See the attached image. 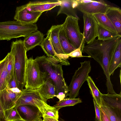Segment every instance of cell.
I'll return each mask as SVG.
<instances>
[{
	"instance_id": "cell-19",
	"label": "cell",
	"mask_w": 121,
	"mask_h": 121,
	"mask_svg": "<svg viewBox=\"0 0 121 121\" xmlns=\"http://www.w3.org/2000/svg\"><path fill=\"white\" fill-rule=\"evenodd\" d=\"M101 102L106 106L121 112V94H112L108 93L101 95Z\"/></svg>"
},
{
	"instance_id": "cell-27",
	"label": "cell",
	"mask_w": 121,
	"mask_h": 121,
	"mask_svg": "<svg viewBox=\"0 0 121 121\" xmlns=\"http://www.w3.org/2000/svg\"><path fill=\"white\" fill-rule=\"evenodd\" d=\"M59 110L55 107L51 106L45 103L42 108L40 110L42 114V117H50L58 119Z\"/></svg>"
},
{
	"instance_id": "cell-8",
	"label": "cell",
	"mask_w": 121,
	"mask_h": 121,
	"mask_svg": "<svg viewBox=\"0 0 121 121\" xmlns=\"http://www.w3.org/2000/svg\"><path fill=\"white\" fill-rule=\"evenodd\" d=\"M46 102L40 95L38 89H23L15 107L23 105H29L37 107L39 110Z\"/></svg>"
},
{
	"instance_id": "cell-15",
	"label": "cell",
	"mask_w": 121,
	"mask_h": 121,
	"mask_svg": "<svg viewBox=\"0 0 121 121\" xmlns=\"http://www.w3.org/2000/svg\"><path fill=\"white\" fill-rule=\"evenodd\" d=\"M60 0L30 1L26 4V9L30 12H43L51 10L56 6H60Z\"/></svg>"
},
{
	"instance_id": "cell-38",
	"label": "cell",
	"mask_w": 121,
	"mask_h": 121,
	"mask_svg": "<svg viewBox=\"0 0 121 121\" xmlns=\"http://www.w3.org/2000/svg\"><path fill=\"white\" fill-rule=\"evenodd\" d=\"M7 58L8 56L7 55L3 59L0 61V76Z\"/></svg>"
},
{
	"instance_id": "cell-7",
	"label": "cell",
	"mask_w": 121,
	"mask_h": 121,
	"mask_svg": "<svg viewBox=\"0 0 121 121\" xmlns=\"http://www.w3.org/2000/svg\"><path fill=\"white\" fill-rule=\"evenodd\" d=\"M79 18L67 16L62 24L66 36L70 43L76 49L78 48L83 41V34L78 25Z\"/></svg>"
},
{
	"instance_id": "cell-35",
	"label": "cell",
	"mask_w": 121,
	"mask_h": 121,
	"mask_svg": "<svg viewBox=\"0 0 121 121\" xmlns=\"http://www.w3.org/2000/svg\"><path fill=\"white\" fill-rule=\"evenodd\" d=\"M93 102L95 109L96 117L95 121H100V107L97 104L94 99Z\"/></svg>"
},
{
	"instance_id": "cell-14",
	"label": "cell",
	"mask_w": 121,
	"mask_h": 121,
	"mask_svg": "<svg viewBox=\"0 0 121 121\" xmlns=\"http://www.w3.org/2000/svg\"><path fill=\"white\" fill-rule=\"evenodd\" d=\"M47 57L51 56L56 58L60 60L64 65H70L67 59L69 56L67 55L62 56L57 54L55 52L52 44L50 37V33L48 30L47 33V36L44 38L40 45Z\"/></svg>"
},
{
	"instance_id": "cell-43",
	"label": "cell",
	"mask_w": 121,
	"mask_h": 121,
	"mask_svg": "<svg viewBox=\"0 0 121 121\" xmlns=\"http://www.w3.org/2000/svg\"><path fill=\"white\" fill-rule=\"evenodd\" d=\"M40 121H43L41 118H40Z\"/></svg>"
},
{
	"instance_id": "cell-36",
	"label": "cell",
	"mask_w": 121,
	"mask_h": 121,
	"mask_svg": "<svg viewBox=\"0 0 121 121\" xmlns=\"http://www.w3.org/2000/svg\"><path fill=\"white\" fill-rule=\"evenodd\" d=\"M100 121H110L103 108L100 106Z\"/></svg>"
},
{
	"instance_id": "cell-32",
	"label": "cell",
	"mask_w": 121,
	"mask_h": 121,
	"mask_svg": "<svg viewBox=\"0 0 121 121\" xmlns=\"http://www.w3.org/2000/svg\"><path fill=\"white\" fill-rule=\"evenodd\" d=\"M7 63L8 58L0 76V91L5 89L7 86Z\"/></svg>"
},
{
	"instance_id": "cell-20",
	"label": "cell",
	"mask_w": 121,
	"mask_h": 121,
	"mask_svg": "<svg viewBox=\"0 0 121 121\" xmlns=\"http://www.w3.org/2000/svg\"><path fill=\"white\" fill-rule=\"evenodd\" d=\"M44 36L42 33L38 30L24 38V43L27 52L36 46L40 45L44 39Z\"/></svg>"
},
{
	"instance_id": "cell-41",
	"label": "cell",
	"mask_w": 121,
	"mask_h": 121,
	"mask_svg": "<svg viewBox=\"0 0 121 121\" xmlns=\"http://www.w3.org/2000/svg\"><path fill=\"white\" fill-rule=\"evenodd\" d=\"M24 121L23 120H18L17 121Z\"/></svg>"
},
{
	"instance_id": "cell-18",
	"label": "cell",
	"mask_w": 121,
	"mask_h": 121,
	"mask_svg": "<svg viewBox=\"0 0 121 121\" xmlns=\"http://www.w3.org/2000/svg\"><path fill=\"white\" fill-rule=\"evenodd\" d=\"M39 92L45 101L56 97L55 87L51 80L46 77L43 84L38 89Z\"/></svg>"
},
{
	"instance_id": "cell-40",
	"label": "cell",
	"mask_w": 121,
	"mask_h": 121,
	"mask_svg": "<svg viewBox=\"0 0 121 121\" xmlns=\"http://www.w3.org/2000/svg\"><path fill=\"white\" fill-rule=\"evenodd\" d=\"M43 121H58V119L52 118L44 117L43 118Z\"/></svg>"
},
{
	"instance_id": "cell-30",
	"label": "cell",
	"mask_w": 121,
	"mask_h": 121,
	"mask_svg": "<svg viewBox=\"0 0 121 121\" xmlns=\"http://www.w3.org/2000/svg\"><path fill=\"white\" fill-rule=\"evenodd\" d=\"M4 112L5 121H15L22 120L15 107L4 111Z\"/></svg>"
},
{
	"instance_id": "cell-24",
	"label": "cell",
	"mask_w": 121,
	"mask_h": 121,
	"mask_svg": "<svg viewBox=\"0 0 121 121\" xmlns=\"http://www.w3.org/2000/svg\"><path fill=\"white\" fill-rule=\"evenodd\" d=\"M59 36L60 45L65 54L68 55L76 49L69 42L63 26L62 24Z\"/></svg>"
},
{
	"instance_id": "cell-1",
	"label": "cell",
	"mask_w": 121,
	"mask_h": 121,
	"mask_svg": "<svg viewBox=\"0 0 121 121\" xmlns=\"http://www.w3.org/2000/svg\"><path fill=\"white\" fill-rule=\"evenodd\" d=\"M121 36L105 41L95 39L87 45H82V52L87 54L97 62L102 68L106 78V85L108 93L115 94L109 72L110 61L119 43Z\"/></svg>"
},
{
	"instance_id": "cell-34",
	"label": "cell",
	"mask_w": 121,
	"mask_h": 121,
	"mask_svg": "<svg viewBox=\"0 0 121 121\" xmlns=\"http://www.w3.org/2000/svg\"><path fill=\"white\" fill-rule=\"evenodd\" d=\"M7 86L10 89L17 87V82L14 73L12 75L8 82Z\"/></svg>"
},
{
	"instance_id": "cell-29",
	"label": "cell",
	"mask_w": 121,
	"mask_h": 121,
	"mask_svg": "<svg viewBox=\"0 0 121 121\" xmlns=\"http://www.w3.org/2000/svg\"><path fill=\"white\" fill-rule=\"evenodd\" d=\"M82 102L81 99L79 98L73 99L65 98L60 101L57 102L56 104L53 106L59 110L63 107L73 106Z\"/></svg>"
},
{
	"instance_id": "cell-10",
	"label": "cell",
	"mask_w": 121,
	"mask_h": 121,
	"mask_svg": "<svg viewBox=\"0 0 121 121\" xmlns=\"http://www.w3.org/2000/svg\"><path fill=\"white\" fill-rule=\"evenodd\" d=\"M43 13L30 12L27 9L25 4L16 7L14 18L15 20L22 23L34 24L37 21Z\"/></svg>"
},
{
	"instance_id": "cell-28",
	"label": "cell",
	"mask_w": 121,
	"mask_h": 121,
	"mask_svg": "<svg viewBox=\"0 0 121 121\" xmlns=\"http://www.w3.org/2000/svg\"><path fill=\"white\" fill-rule=\"evenodd\" d=\"M101 106L110 121H121V112L107 106L101 102Z\"/></svg>"
},
{
	"instance_id": "cell-37",
	"label": "cell",
	"mask_w": 121,
	"mask_h": 121,
	"mask_svg": "<svg viewBox=\"0 0 121 121\" xmlns=\"http://www.w3.org/2000/svg\"><path fill=\"white\" fill-rule=\"evenodd\" d=\"M0 121H5L4 111L0 102Z\"/></svg>"
},
{
	"instance_id": "cell-17",
	"label": "cell",
	"mask_w": 121,
	"mask_h": 121,
	"mask_svg": "<svg viewBox=\"0 0 121 121\" xmlns=\"http://www.w3.org/2000/svg\"><path fill=\"white\" fill-rule=\"evenodd\" d=\"M115 27L117 33L121 35V10L119 8L111 6L105 14Z\"/></svg>"
},
{
	"instance_id": "cell-22",
	"label": "cell",
	"mask_w": 121,
	"mask_h": 121,
	"mask_svg": "<svg viewBox=\"0 0 121 121\" xmlns=\"http://www.w3.org/2000/svg\"><path fill=\"white\" fill-rule=\"evenodd\" d=\"M121 67V41L118 45L111 60L109 67V72L110 76L115 70Z\"/></svg>"
},
{
	"instance_id": "cell-6",
	"label": "cell",
	"mask_w": 121,
	"mask_h": 121,
	"mask_svg": "<svg viewBox=\"0 0 121 121\" xmlns=\"http://www.w3.org/2000/svg\"><path fill=\"white\" fill-rule=\"evenodd\" d=\"M81 65L76 70L68 86L69 95L70 99L75 98L78 95L80 89L86 81L91 69L90 62L85 61L80 63Z\"/></svg>"
},
{
	"instance_id": "cell-26",
	"label": "cell",
	"mask_w": 121,
	"mask_h": 121,
	"mask_svg": "<svg viewBox=\"0 0 121 121\" xmlns=\"http://www.w3.org/2000/svg\"><path fill=\"white\" fill-rule=\"evenodd\" d=\"M86 81L89 87L91 94L98 105L100 107L101 103V93L95 85L91 77L89 76Z\"/></svg>"
},
{
	"instance_id": "cell-3",
	"label": "cell",
	"mask_w": 121,
	"mask_h": 121,
	"mask_svg": "<svg viewBox=\"0 0 121 121\" xmlns=\"http://www.w3.org/2000/svg\"><path fill=\"white\" fill-rule=\"evenodd\" d=\"M10 52L14 57V70L18 88L22 91L25 86V73L28 59L23 40L21 39L11 43Z\"/></svg>"
},
{
	"instance_id": "cell-42",
	"label": "cell",
	"mask_w": 121,
	"mask_h": 121,
	"mask_svg": "<svg viewBox=\"0 0 121 121\" xmlns=\"http://www.w3.org/2000/svg\"><path fill=\"white\" fill-rule=\"evenodd\" d=\"M58 121H65L64 120H59Z\"/></svg>"
},
{
	"instance_id": "cell-44",
	"label": "cell",
	"mask_w": 121,
	"mask_h": 121,
	"mask_svg": "<svg viewBox=\"0 0 121 121\" xmlns=\"http://www.w3.org/2000/svg\"><path fill=\"white\" fill-rule=\"evenodd\" d=\"M37 121H40V118Z\"/></svg>"
},
{
	"instance_id": "cell-12",
	"label": "cell",
	"mask_w": 121,
	"mask_h": 121,
	"mask_svg": "<svg viewBox=\"0 0 121 121\" xmlns=\"http://www.w3.org/2000/svg\"><path fill=\"white\" fill-rule=\"evenodd\" d=\"M21 92H14L8 86L0 91V102L4 111L15 107Z\"/></svg>"
},
{
	"instance_id": "cell-13",
	"label": "cell",
	"mask_w": 121,
	"mask_h": 121,
	"mask_svg": "<svg viewBox=\"0 0 121 121\" xmlns=\"http://www.w3.org/2000/svg\"><path fill=\"white\" fill-rule=\"evenodd\" d=\"M16 108L21 117L24 121H37L42 117V113L39 108L35 106L23 105Z\"/></svg>"
},
{
	"instance_id": "cell-2",
	"label": "cell",
	"mask_w": 121,
	"mask_h": 121,
	"mask_svg": "<svg viewBox=\"0 0 121 121\" xmlns=\"http://www.w3.org/2000/svg\"><path fill=\"white\" fill-rule=\"evenodd\" d=\"M39 64L41 70L52 81L55 87L56 97L60 101L69 95L68 86L64 78L62 65L58 59L44 55L35 59Z\"/></svg>"
},
{
	"instance_id": "cell-11",
	"label": "cell",
	"mask_w": 121,
	"mask_h": 121,
	"mask_svg": "<svg viewBox=\"0 0 121 121\" xmlns=\"http://www.w3.org/2000/svg\"><path fill=\"white\" fill-rule=\"evenodd\" d=\"M111 6L103 0H96L87 4H78L76 9L83 14L92 15L99 13L105 14Z\"/></svg>"
},
{
	"instance_id": "cell-31",
	"label": "cell",
	"mask_w": 121,
	"mask_h": 121,
	"mask_svg": "<svg viewBox=\"0 0 121 121\" xmlns=\"http://www.w3.org/2000/svg\"><path fill=\"white\" fill-rule=\"evenodd\" d=\"M8 56V63L7 69L8 83L12 75L14 73V57L12 52L10 51L7 55Z\"/></svg>"
},
{
	"instance_id": "cell-5",
	"label": "cell",
	"mask_w": 121,
	"mask_h": 121,
	"mask_svg": "<svg viewBox=\"0 0 121 121\" xmlns=\"http://www.w3.org/2000/svg\"><path fill=\"white\" fill-rule=\"evenodd\" d=\"M46 73L40 69L39 63L32 56L28 58L25 73V87L38 89L43 83L46 78Z\"/></svg>"
},
{
	"instance_id": "cell-33",
	"label": "cell",
	"mask_w": 121,
	"mask_h": 121,
	"mask_svg": "<svg viewBox=\"0 0 121 121\" xmlns=\"http://www.w3.org/2000/svg\"><path fill=\"white\" fill-rule=\"evenodd\" d=\"M83 42L81 44L78 48L76 49L74 51L67 55L69 57H71V58L80 57H89L88 56H83L82 55V52L81 49Z\"/></svg>"
},
{
	"instance_id": "cell-4",
	"label": "cell",
	"mask_w": 121,
	"mask_h": 121,
	"mask_svg": "<svg viewBox=\"0 0 121 121\" xmlns=\"http://www.w3.org/2000/svg\"><path fill=\"white\" fill-rule=\"evenodd\" d=\"M37 25L22 23L16 21L0 22V40H10L13 38H25L38 30Z\"/></svg>"
},
{
	"instance_id": "cell-39",
	"label": "cell",
	"mask_w": 121,
	"mask_h": 121,
	"mask_svg": "<svg viewBox=\"0 0 121 121\" xmlns=\"http://www.w3.org/2000/svg\"><path fill=\"white\" fill-rule=\"evenodd\" d=\"M78 4H85L94 2L95 0H75Z\"/></svg>"
},
{
	"instance_id": "cell-16",
	"label": "cell",
	"mask_w": 121,
	"mask_h": 121,
	"mask_svg": "<svg viewBox=\"0 0 121 121\" xmlns=\"http://www.w3.org/2000/svg\"><path fill=\"white\" fill-rule=\"evenodd\" d=\"M62 24L52 26L49 30L50 33L51 41L56 53L58 54L65 56V54L61 47L59 38V33Z\"/></svg>"
},
{
	"instance_id": "cell-25",
	"label": "cell",
	"mask_w": 121,
	"mask_h": 121,
	"mask_svg": "<svg viewBox=\"0 0 121 121\" xmlns=\"http://www.w3.org/2000/svg\"><path fill=\"white\" fill-rule=\"evenodd\" d=\"M121 35L113 32L103 28L98 24L97 37L99 40L105 41L117 38Z\"/></svg>"
},
{
	"instance_id": "cell-23",
	"label": "cell",
	"mask_w": 121,
	"mask_h": 121,
	"mask_svg": "<svg viewBox=\"0 0 121 121\" xmlns=\"http://www.w3.org/2000/svg\"><path fill=\"white\" fill-rule=\"evenodd\" d=\"M92 15L98 24L109 30L118 34L113 25L105 14L99 13Z\"/></svg>"
},
{
	"instance_id": "cell-21",
	"label": "cell",
	"mask_w": 121,
	"mask_h": 121,
	"mask_svg": "<svg viewBox=\"0 0 121 121\" xmlns=\"http://www.w3.org/2000/svg\"><path fill=\"white\" fill-rule=\"evenodd\" d=\"M60 8L57 16L64 14L67 16H71L79 18L77 16L75 9L78 4L75 0H61Z\"/></svg>"
},
{
	"instance_id": "cell-9",
	"label": "cell",
	"mask_w": 121,
	"mask_h": 121,
	"mask_svg": "<svg viewBox=\"0 0 121 121\" xmlns=\"http://www.w3.org/2000/svg\"><path fill=\"white\" fill-rule=\"evenodd\" d=\"M83 41L88 44L97 37L98 24L92 15L83 13Z\"/></svg>"
}]
</instances>
